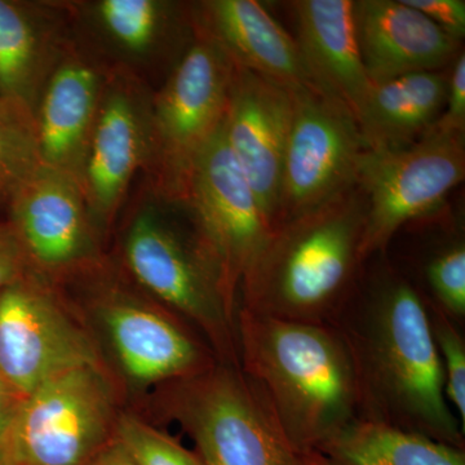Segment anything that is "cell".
<instances>
[{"instance_id":"cell-1","label":"cell","mask_w":465,"mask_h":465,"mask_svg":"<svg viewBox=\"0 0 465 465\" xmlns=\"http://www.w3.org/2000/svg\"><path fill=\"white\" fill-rule=\"evenodd\" d=\"M333 323L356 363L360 418L464 450V428L445 396L430 312L405 278L385 273L351 317Z\"/></svg>"},{"instance_id":"cell-2","label":"cell","mask_w":465,"mask_h":465,"mask_svg":"<svg viewBox=\"0 0 465 465\" xmlns=\"http://www.w3.org/2000/svg\"><path fill=\"white\" fill-rule=\"evenodd\" d=\"M240 367L262 390L292 445L312 454L360 418L356 363L333 323L237 309Z\"/></svg>"},{"instance_id":"cell-3","label":"cell","mask_w":465,"mask_h":465,"mask_svg":"<svg viewBox=\"0 0 465 465\" xmlns=\"http://www.w3.org/2000/svg\"><path fill=\"white\" fill-rule=\"evenodd\" d=\"M366 202L357 185L281 223L242 281L240 308L260 316L335 323L361 260Z\"/></svg>"},{"instance_id":"cell-4","label":"cell","mask_w":465,"mask_h":465,"mask_svg":"<svg viewBox=\"0 0 465 465\" xmlns=\"http://www.w3.org/2000/svg\"><path fill=\"white\" fill-rule=\"evenodd\" d=\"M119 259L125 277L188 323L219 362L240 367L237 308L185 203L150 193L122 232Z\"/></svg>"},{"instance_id":"cell-5","label":"cell","mask_w":465,"mask_h":465,"mask_svg":"<svg viewBox=\"0 0 465 465\" xmlns=\"http://www.w3.org/2000/svg\"><path fill=\"white\" fill-rule=\"evenodd\" d=\"M69 280L84 284L85 314L116 372L134 393L200 374L219 362L188 323L124 274L112 273L105 260Z\"/></svg>"},{"instance_id":"cell-6","label":"cell","mask_w":465,"mask_h":465,"mask_svg":"<svg viewBox=\"0 0 465 465\" xmlns=\"http://www.w3.org/2000/svg\"><path fill=\"white\" fill-rule=\"evenodd\" d=\"M155 407L191 437L206 465H307L241 367L216 362L162 385Z\"/></svg>"},{"instance_id":"cell-7","label":"cell","mask_w":465,"mask_h":465,"mask_svg":"<svg viewBox=\"0 0 465 465\" xmlns=\"http://www.w3.org/2000/svg\"><path fill=\"white\" fill-rule=\"evenodd\" d=\"M234 70L215 43L195 33L166 79L153 92L149 173L155 194L185 201L193 164L224 122Z\"/></svg>"},{"instance_id":"cell-8","label":"cell","mask_w":465,"mask_h":465,"mask_svg":"<svg viewBox=\"0 0 465 465\" xmlns=\"http://www.w3.org/2000/svg\"><path fill=\"white\" fill-rule=\"evenodd\" d=\"M464 177L465 134L430 130L405 148L363 150L356 174L366 202L362 262L407 223L436 211Z\"/></svg>"},{"instance_id":"cell-9","label":"cell","mask_w":465,"mask_h":465,"mask_svg":"<svg viewBox=\"0 0 465 465\" xmlns=\"http://www.w3.org/2000/svg\"><path fill=\"white\" fill-rule=\"evenodd\" d=\"M121 414L108 367H76L54 376L21 402L15 465H85L115 439Z\"/></svg>"},{"instance_id":"cell-10","label":"cell","mask_w":465,"mask_h":465,"mask_svg":"<svg viewBox=\"0 0 465 465\" xmlns=\"http://www.w3.org/2000/svg\"><path fill=\"white\" fill-rule=\"evenodd\" d=\"M82 366L108 367L56 284L33 272L0 290L3 381L26 397L54 376Z\"/></svg>"},{"instance_id":"cell-11","label":"cell","mask_w":465,"mask_h":465,"mask_svg":"<svg viewBox=\"0 0 465 465\" xmlns=\"http://www.w3.org/2000/svg\"><path fill=\"white\" fill-rule=\"evenodd\" d=\"M291 91L292 122L284 152L277 225L353 188L358 161L365 150L356 118L344 104L316 87Z\"/></svg>"},{"instance_id":"cell-12","label":"cell","mask_w":465,"mask_h":465,"mask_svg":"<svg viewBox=\"0 0 465 465\" xmlns=\"http://www.w3.org/2000/svg\"><path fill=\"white\" fill-rule=\"evenodd\" d=\"M183 203L219 265L228 299L238 309L242 281L273 226L232 157L224 122L195 159Z\"/></svg>"},{"instance_id":"cell-13","label":"cell","mask_w":465,"mask_h":465,"mask_svg":"<svg viewBox=\"0 0 465 465\" xmlns=\"http://www.w3.org/2000/svg\"><path fill=\"white\" fill-rule=\"evenodd\" d=\"M73 29L110 69L152 87L164 79L194 39L191 3L173 0L67 2Z\"/></svg>"},{"instance_id":"cell-14","label":"cell","mask_w":465,"mask_h":465,"mask_svg":"<svg viewBox=\"0 0 465 465\" xmlns=\"http://www.w3.org/2000/svg\"><path fill=\"white\" fill-rule=\"evenodd\" d=\"M153 90L136 76L112 69L85 155L82 189L100 237L114 223L134 174L153 155Z\"/></svg>"},{"instance_id":"cell-15","label":"cell","mask_w":465,"mask_h":465,"mask_svg":"<svg viewBox=\"0 0 465 465\" xmlns=\"http://www.w3.org/2000/svg\"><path fill=\"white\" fill-rule=\"evenodd\" d=\"M9 220L34 268L63 282L103 260L84 189L74 177L39 162L12 193Z\"/></svg>"},{"instance_id":"cell-16","label":"cell","mask_w":465,"mask_h":465,"mask_svg":"<svg viewBox=\"0 0 465 465\" xmlns=\"http://www.w3.org/2000/svg\"><path fill=\"white\" fill-rule=\"evenodd\" d=\"M292 113L291 88L235 67L224 118L225 139L273 229Z\"/></svg>"},{"instance_id":"cell-17","label":"cell","mask_w":465,"mask_h":465,"mask_svg":"<svg viewBox=\"0 0 465 465\" xmlns=\"http://www.w3.org/2000/svg\"><path fill=\"white\" fill-rule=\"evenodd\" d=\"M110 70L74 34L34 113L39 161L79 183Z\"/></svg>"},{"instance_id":"cell-18","label":"cell","mask_w":465,"mask_h":465,"mask_svg":"<svg viewBox=\"0 0 465 465\" xmlns=\"http://www.w3.org/2000/svg\"><path fill=\"white\" fill-rule=\"evenodd\" d=\"M73 36L69 3L0 0V108L33 127L43 88Z\"/></svg>"},{"instance_id":"cell-19","label":"cell","mask_w":465,"mask_h":465,"mask_svg":"<svg viewBox=\"0 0 465 465\" xmlns=\"http://www.w3.org/2000/svg\"><path fill=\"white\" fill-rule=\"evenodd\" d=\"M353 16L358 48L371 84L439 72L460 54V42L405 0H357Z\"/></svg>"},{"instance_id":"cell-20","label":"cell","mask_w":465,"mask_h":465,"mask_svg":"<svg viewBox=\"0 0 465 465\" xmlns=\"http://www.w3.org/2000/svg\"><path fill=\"white\" fill-rule=\"evenodd\" d=\"M191 12L194 32L215 43L238 69L289 88L316 87L295 39L258 0H203L191 3Z\"/></svg>"},{"instance_id":"cell-21","label":"cell","mask_w":465,"mask_h":465,"mask_svg":"<svg viewBox=\"0 0 465 465\" xmlns=\"http://www.w3.org/2000/svg\"><path fill=\"white\" fill-rule=\"evenodd\" d=\"M296 45L318 90L341 101L354 114L371 87L356 27L354 0H296Z\"/></svg>"},{"instance_id":"cell-22","label":"cell","mask_w":465,"mask_h":465,"mask_svg":"<svg viewBox=\"0 0 465 465\" xmlns=\"http://www.w3.org/2000/svg\"><path fill=\"white\" fill-rule=\"evenodd\" d=\"M448 87L449 69L371 84L356 113L365 149H400L418 142L440 118Z\"/></svg>"},{"instance_id":"cell-23","label":"cell","mask_w":465,"mask_h":465,"mask_svg":"<svg viewBox=\"0 0 465 465\" xmlns=\"http://www.w3.org/2000/svg\"><path fill=\"white\" fill-rule=\"evenodd\" d=\"M307 465H465V450L357 418L305 457Z\"/></svg>"},{"instance_id":"cell-24","label":"cell","mask_w":465,"mask_h":465,"mask_svg":"<svg viewBox=\"0 0 465 465\" xmlns=\"http://www.w3.org/2000/svg\"><path fill=\"white\" fill-rule=\"evenodd\" d=\"M115 439L137 465H206L197 452L131 412L119 416Z\"/></svg>"},{"instance_id":"cell-25","label":"cell","mask_w":465,"mask_h":465,"mask_svg":"<svg viewBox=\"0 0 465 465\" xmlns=\"http://www.w3.org/2000/svg\"><path fill=\"white\" fill-rule=\"evenodd\" d=\"M39 162L32 125L0 108V204Z\"/></svg>"},{"instance_id":"cell-26","label":"cell","mask_w":465,"mask_h":465,"mask_svg":"<svg viewBox=\"0 0 465 465\" xmlns=\"http://www.w3.org/2000/svg\"><path fill=\"white\" fill-rule=\"evenodd\" d=\"M445 378L446 400L465 430V342L452 320L434 305L428 308Z\"/></svg>"},{"instance_id":"cell-27","label":"cell","mask_w":465,"mask_h":465,"mask_svg":"<svg viewBox=\"0 0 465 465\" xmlns=\"http://www.w3.org/2000/svg\"><path fill=\"white\" fill-rule=\"evenodd\" d=\"M436 307L450 318L465 316V244L463 241L440 249L425 268Z\"/></svg>"},{"instance_id":"cell-28","label":"cell","mask_w":465,"mask_h":465,"mask_svg":"<svg viewBox=\"0 0 465 465\" xmlns=\"http://www.w3.org/2000/svg\"><path fill=\"white\" fill-rule=\"evenodd\" d=\"M430 130L465 134V54L460 52L449 67L445 108Z\"/></svg>"},{"instance_id":"cell-29","label":"cell","mask_w":465,"mask_h":465,"mask_svg":"<svg viewBox=\"0 0 465 465\" xmlns=\"http://www.w3.org/2000/svg\"><path fill=\"white\" fill-rule=\"evenodd\" d=\"M33 272L38 271L14 226L9 222L0 223V290Z\"/></svg>"},{"instance_id":"cell-30","label":"cell","mask_w":465,"mask_h":465,"mask_svg":"<svg viewBox=\"0 0 465 465\" xmlns=\"http://www.w3.org/2000/svg\"><path fill=\"white\" fill-rule=\"evenodd\" d=\"M451 38L460 42L465 35L464 0H405Z\"/></svg>"},{"instance_id":"cell-31","label":"cell","mask_w":465,"mask_h":465,"mask_svg":"<svg viewBox=\"0 0 465 465\" xmlns=\"http://www.w3.org/2000/svg\"><path fill=\"white\" fill-rule=\"evenodd\" d=\"M23 400L0 378V465H15L14 430Z\"/></svg>"},{"instance_id":"cell-32","label":"cell","mask_w":465,"mask_h":465,"mask_svg":"<svg viewBox=\"0 0 465 465\" xmlns=\"http://www.w3.org/2000/svg\"><path fill=\"white\" fill-rule=\"evenodd\" d=\"M85 465H137L118 440L114 439L100 450Z\"/></svg>"}]
</instances>
